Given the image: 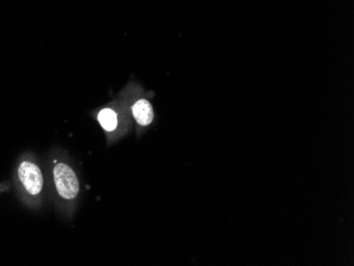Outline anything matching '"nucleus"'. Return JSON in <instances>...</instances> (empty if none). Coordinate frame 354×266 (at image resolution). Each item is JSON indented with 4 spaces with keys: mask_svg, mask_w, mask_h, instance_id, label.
Returning <instances> with one entry per match:
<instances>
[{
    "mask_svg": "<svg viewBox=\"0 0 354 266\" xmlns=\"http://www.w3.org/2000/svg\"><path fill=\"white\" fill-rule=\"evenodd\" d=\"M55 186L62 198L73 200L79 193V180L71 167L57 164L53 171Z\"/></svg>",
    "mask_w": 354,
    "mask_h": 266,
    "instance_id": "nucleus-1",
    "label": "nucleus"
},
{
    "mask_svg": "<svg viewBox=\"0 0 354 266\" xmlns=\"http://www.w3.org/2000/svg\"><path fill=\"white\" fill-rule=\"evenodd\" d=\"M19 178L28 193L37 196L43 189V175L41 170L33 162H21L19 168Z\"/></svg>",
    "mask_w": 354,
    "mask_h": 266,
    "instance_id": "nucleus-2",
    "label": "nucleus"
},
{
    "mask_svg": "<svg viewBox=\"0 0 354 266\" xmlns=\"http://www.w3.org/2000/svg\"><path fill=\"white\" fill-rule=\"evenodd\" d=\"M133 114L140 125H149L154 119L153 107L147 100H140L133 107Z\"/></svg>",
    "mask_w": 354,
    "mask_h": 266,
    "instance_id": "nucleus-3",
    "label": "nucleus"
},
{
    "mask_svg": "<svg viewBox=\"0 0 354 266\" xmlns=\"http://www.w3.org/2000/svg\"><path fill=\"white\" fill-rule=\"evenodd\" d=\"M98 119L99 122L102 125V128L104 129L105 131H109V132L114 131L115 129H116L117 123H118L116 113L109 108H105L101 111Z\"/></svg>",
    "mask_w": 354,
    "mask_h": 266,
    "instance_id": "nucleus-4",
    "label": "nucleus"
}]
</instances>
